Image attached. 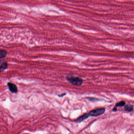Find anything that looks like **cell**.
Instances as JSON below:
<instances>
[{
  "instance_id": "cell-1",
  "label": "cell",
  "mask_w": 134,
  "mask_h": 134,
  "mask_svg": "<svg viewBox=\"0 0 134 134\" xmlns=\"http://www.w3.org/2000/svg\"><path fill=\"white\" fill-rule=\"evenodd\" d=\"M66 79L69 82L74 86H80L83 83V80L80 77L71 75L67 76Z\"/></svg>"
},
{
  "instance_id": "cell-2",
  "label": "cell",
  "mask_w": 134,
  "mask_h": 134,
  "mask_svg": "<svg viewBox=\"0 0 134 134\" xmlns=\"http://www.w3.org/2000/svg\"><path fill=\"white\" fill-rule=\"evenodd\" d=\"M105 111V109H97L89 112L88 114L89 116H91V117H98L104 114Z\"/></svg>"
},
{
  "instance_id": "cell-3",
  "label": "cell",
  "mask_w": 134,
  "mask_h": 134,
  "mask_svg": "<svg viewBox=\"0 0 134 134\" xmlns=\"http://www.w3.org/2000/svg\"><path fill=\"white\" fill-rule=\"evenodd\" d=\"M7 85L8 87L9 91L12 93L15 94L17 93L18 91V88L17 87V85L15 84L9 82L7 83Z\"/></svg>"
},
{
  "instance_id": "cell-4",
  "label": "cell",
  "mask_w": 134,
  "mask_h": 134,
  "mask_svg": "<svg viewBox=\"0 0 134 134\" xmlns=\"http://www.w3.org/2000/svg\"><path fill=\"white\" fill-rule=\"evenodd\" d=\"M8 63L6 61L0 60V73L3 72L7 69Z\"/></svg>"
},
{
  "instance_id": "cell-5",
  "label": "cell",
  "mask_w": 134,
  "mask_h": 134,
  "mask_svg": "<svg viewBox=\"0 0 134 134\" xmlns=\"http://www.w3.org/2000/svg\"><path fill=\"white\" fill-rule=\"evenodd\" d=\"M89 117V116L88 113L85 114H83L82 116H80L78 119H76L75 120V122H81L83 121L84 120L87 119Z\"/></svg>"
},
{
  "instance_id": "cell-6",
  "label": "cell",
  "mask_w": 134,
  "mask_h": 134,
  "mask_svg": "<svg viewBox=\"0 0 134 134\" xmlns=\"http://www.w3.org/2000/svg\"><path fill=\"white\" fill-rule=\"evenodd\" d=\"M134 109V107L132 105L130 104H127L124 107V110L126 112H131Z\"/></svg>"
},
{
  "instance_id": "cell-7",
  "label": "cell",
  "mask_w": 134,
  "mask_h": 134,
  "mask_svg": "<svg viewBox=\"0 0 134 134\" xmlns=\"http://www.w3.org/2000/svg\"><path fill=\"white\" fill-rule=\"evenodd\" d=\"M7 52L6 50L0 49V59H3L6 57Z\"/></svg>"
},
{
  "instance_id": "cell-8",
  "label": "cell",
  "mask_w": 134,
  "mask_h": 134,
  "mask_svg": "<svg viewBox=\"0 0 134 134\" xmlns=\"http://www.w3.org/2000/svg\"><path fill=\"white\" fill-rule=\"evenodd\" d=\"M126 105V102L124 101H121L120 102L117 103L115 104V107H123Z\"/></svg>"
},
{
  "instance_id": "cell-9",
  "label": "cell",
  "mask_w": 134,
  "mask_h": 134,
  "mask_svg": "<svg viewBox=\"0 0 134 134\" xmlns=\"http://www.w3.org/2000/svg\"><path fill=\"white\" fill-rule=\"evenodd\" d=\"M86 98L88 99L89 100H90V101H91V102H96V101L99 100L97 99H96V98H93V97H87Z\"/></svg>"
},
{
  "instance_id": "cell-10",
  "label": "cell",
  "mask_w": 134,
  "mask_h": 134,
  "mask_svg": "<svg viewBox=\"0 0 134 134\" xmlns=\"http://www.w3.org/2000/svg\"><path fill=\"white\" fill-rule=\"evenodd\" d=\"M117 111V109L116 107H114V108L113 109V111L114 112H116Z\"/></svg>"
},
{
  "instance_id": "cell-11",
  "label": "cell",
  "mask_w": 134,
  "mask_h": 134,
  "mask_svg": "<svg viewBox=\"0 0 134 134\" xmlns=\"http://www.w3.org/2000/svg\"><path fill=\"white\" fill-rule=\"evenodd\" d=\"M65 94H62V95H59V96L62 97V96H64V95H65Z\"/></svg>"
}]
</instances>
